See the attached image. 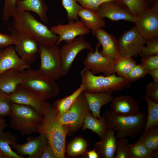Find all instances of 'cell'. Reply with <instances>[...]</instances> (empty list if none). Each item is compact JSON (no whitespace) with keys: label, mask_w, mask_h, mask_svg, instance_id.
Returning <instances> with one entry per match:
<instances>
[{"label":"cell","mask_w":158,"mask_h":158,"mask_svg":"<svg viewBox=\"0 0 158 158\" xmlns=\"http://www.w3.org/2000/svg\"><path fill=\"white\" fill-rule=\"evenodd\" d=\"M107 128L116 132L117 139L123 137L134 138L142 133L145 125L147 114L144 111L133 116H122L114 113L111 109L103 113Z\"/></svg>","instance_id":"3957f363"},{"label":"cell","mask_w":158,"mask_h":158,"mask_svg":"<svg viewBox=\"0 0 158 158\" xmlns=\"http://www.w3.org/2000/svg\"><path fill=\"white\" fill-rule=\"evenodd\" d=\"M50 30L52 33L59 36L55 43L58 46L62 41H65L66 43L70 42L78 36L85 35L90 32L80 20L69 21L68 24L66 25L59 23L56 25H52Z\"/></svg>","instance_id":"5bb4252c"},{"label":"cell","mask_w":158,"mask_h":158,"mask_svg":"<svg viewBox=\"0 0 158 158\" xmlns=\"http://www.w3.org/2000/svg\"><path fill=\"white\" fill-rule=\"evenodd\" d=\"M100 46L97 43L95 51H90L87 53L83 61L85 67L94 75L102 73L103 76H107L115 74L116 60L102 56L99 51Z\"/></svg>","instance_id":"8fae6325"},{"label":"cell","mask_w":158,"mask_h":158,"mask_svg":"<svg viewBox=\"0 0 158 158\" xmlns=\"http://www.w3.org/2000/svg\"><path fill=\"white\" fill-rule=\"evenodd\" d=\"M17 142L16 135L10 131H0V152L7 158H24L12 149L11 145Z\"/></svg>","instance_id":"4316f807"},{"label":"cell","mask_w":158,"mask_h":158,"mask_svg":"<svg viewBox=\"0 0 158 158\" xmlns=\"http://www.w3.org/2000/svg\"><path fill=\"white\" fill-rule=\"evenodd\" d=\"M23 87L35 93L44 100L56 97L60 89L53 79L42 74L38 70L29 68L21 72Z\"/></svg>","instance_id":"8992f818"},{"label":"cell","mask_w":158,"mask_h":158,"mask_svg":"<svg viewBox=\"0 0 158 158\" xmlns=\"http://www.w3.org/2000/svg\"><path fill=\"white\" fill-rule=\"evenodd\" d=\"M145 90L146 96L158 103V83L153 81L149 83L146 86Z\"/></svg>","instance_id":"b9f144b4"},{"label":"cell","mask_w":158,"mask_h":158,"mask_svg":"<svg viewBox=\"0 0 158 158\" xmlns=\"http://www.w3.org/2000/svg\"><path fill=\"white\" fill-rule=\"evenodd\" d=\"M41 158H55L54 152L49 142L44 146Z\"/></svg>","instance_id":"f6af8a7d"},{"label":"cell","mask_w":158,"mask_h":158,"mask_svg":"<svg viewBox=\"0 0 158 158\" xmlns=\"http://www.w3.org/2000/svg\"><path fill=\"white\" fill-rule=\"evenodd\" d=\"M17 0H4L2 11V18L4 20L8 21L16 12Z\"/></svg>","instance_id":"ab89813d"},{"label":"cell","mask_w":158,"mask_h":158,"mask_svg":"<svg viewBox=\"0 0 158 158\" xmlns=\"http://www.w3.org/2000/svg\"><path fill=\"white\" fill-rule=\"evenodd\" d=\"M116 141V152L115 158H129V143L126 138L121 137Z\"/></svg>","instance_id":"74e56055"},{"label":"cell","mask_w":158,"mask_h":158,"mask_svg":"<svg viewBox=\"0 0 158 158\" xmlns=\"http://www.w3.org/2000/svg\"><path fill=\"white\" fill-rule=\"evenodd\" d=\"M30 66L18 55L14 47L8 46L0 53V73L10 69H15L22 72L29 68Z\"/></svg>","instance_id":"ac0fdd59"},{"label":"cell","mask_w":158,"mask_h":158,"mask_svg":"<svg viewBox=\"0 0 158 158\" xmlns=\"http://www.w3.org/2000/svg\"><path fill=\"white\" fill-rule=\"evenodd\" d=\"M83 94L93 116L97 118L101 117V108L111 102L114 98L112 94L106 92L92 93L83 91Z\"/></svg>","instance_id":"7402d4cb"},{"label":"cell","mask_w":158,"mask_h":158,"mask_svg":"<svg viewBox=\"0 0 158 158\" xmlns=\"http://www.w3.org/2000/svg\"><path fill=\"white\" fill-rule=\"evenodd\" d=\"M96 13L102 19L106 18L112 21L124 20L134 23L135 20V16L119 2L115 1L102 4Z\"/></svg>","instance_id":"9a60e30c"},{"label":"cell","mask_w":158,"mask_h":158,"mask_svg":"<svg viewBox=\"0 0 158 158\" xmlns=\"http://www.w3.org/2000/svg\"><path fill=\"white\" fill-rule=\"evenodd\" d=\"M48 141L46 136L40 134L36 137H30L26 142L20 144L17 142L11 145L17 154L24 158L27 155L28 158H41L43 148Z\"/></svg>","instance_id":"2e32d148"},{"label":"cell","mask_w":158,"mask_h":158,"mask_svg":"<svg viewBox=\"0 0 158 158\" xmlns=\"http://www.w3.org/2000/svg\"><path fill=\"white\" fill-rule=\"evenodd\" d=\"M139 140L150 150L158 151V126L142 132Z\"/></svg>","instance_id":"4dcf8cb0"},{"label":"cell","mask_w":158,"mask_h":158,"mask_svg":"<svg viewBox=\"0 0 158 158\" xmlns=\"http://www.w3.org/2000/svg\"><path fill=\"white\" fill-rule=\"evenodd\" d=\"M21 72L10 69L0 73V91L7 95L13 93L22 83Z\"/></svg>","instance_id":"603a6c76"},{"label":"cell","mask_w":158,"mask_h":158,"mask_svg":"<svg viewBox=\"0 0 158 158\" xmlns=\"http://www.w3.org/2000/svg\"><path fill=\"white\" fill-rule=\"evenodd\" d=\"M82 130H92L102 139L104 136L107 129L105 119L103 116L99 118L94 117L91 111L86 115L82 127Z\"/></svg>","instance_id":"484cf974"},{"label":"cell","mask_w":158,"mask_h":158,"mask_svg":"<svg viewBox=\"0 0 158 158\" xmlns=\"http://www.w3.org/2000/svg\"><path fill=\"white\" fill-rule=\"evenodd\" d=\"M85 86L81 83L79 87L72 94L66 97L60 99L54 103L59 116L65 112L80 94L85 90Z\"/></svg>","instance_id":"f1b7e54d"},{"label":"cell","mask_w":158,"mask_h":158,"mask_svg":"<svg viewBox=\"0 0 158 158\" xmlns=\"http://www.w3.org/2000/svg\"><path fill=\"white\" fill-rule=\"evenodd\" d=\"M10 126L25 135L37 132L43 121V115L31 107L12 103Z\"/></svg>","instance_id":"277c9868"},{"label":"cell","mask_w":158,"mask_h":158,"mask_svg":"<svg viewBox=\"0 0 158 158\" xmlns=\"http://www.w3.org/2000/svg\"><path fill=\"white\" fill-rule=\"evenodd\" d=\"M7 126L6 120L3 118H0V131H3Z\"/></svg>","instance_id":"681fc988"},{"label":"cell","mask_w":158,"mask_h":158,"mask_svg":"<svg viewBox=\"0 0 158 158\" xmlns=\"http://www.w3.org/2000/svg\"><path fill=\"white\" fill-rule=\"evenodd\" d=\"M114 130L107 128L104 137L95 143L94 149L102 158H114L116 152L117 138Z\"/></svg>","instance_id":"44dd1931"},{"label":"cell","mask_w":158,"mask_h":158,"mask_svg":"<svg viewBox=\"0 0 158 158\" xmlns=\"http://www.w3.org/2000/svg\"><path fill=\"white\" fill-rule=\"evenodd\" d=\"M90 111L83 92L68 109L59 116V121L61 124L69 127V133H73L82 128L86 115Z\"/></svg>","instance_id":"ba28073f"},{"label":"cell","mask_w":158,"mask_h":158,"mask_svg":"<svg viewBox=\"0 0 158 158\" xmlns=\"http://www.w3.org/2000/svg\"><path fill=\"white\" fill-rule=\"evenodd\" d=\"M136 65V62L132 57H120L116 60L114 66L118 76L125 78Z\"/></svg>","instance_id":"1f68e13d"},{"label":"cell","mask_w":158,"mask_h":158,"mask_svg":"<svg viewBox=\"0 0 158 158\" xmlns=\"http://www.w3.org/2000/svg\"><path fill=\"white\" fill-rule=\"evenodd\" d=\"M62 4L67 12L68 21L78 20V13L81 6L77 4L76 0H62Z\"/></svg>","instance_id":"e575fe53"},{"label":"cell","mask_w":158,"mask_h":158,"mask_svg":"<svg viewBox=\"0 0 158 158\" xmlns=\"http://www.w3.org/2000/svg\"><path fill=\"white\" fill-rule=\"evenodd\" d=\"M16 8L19 11L34 12L43 23H48L47 14L48 8L43 0H17Z\"/></svg>","instance_id":"cb8c5ba5"},{"label":"cell","mask_w":158,"mask_h":158,"mask_svg":"<svg viewBox=\"0 0 158 158\" xmlns=\"http://www.w3.org/2000/svg\"><path fill=\"white\" fill-rule=\"evenodd\" d=\"M146 41L135 26L126 31L117 40L121 56L132 57L139 55Z\"/></svg>","instance_id":"9c48e42d"},{"label":"cell","mask_w":158,"mask_h":158,"mask_svg":"<svg viewBox=\"0 0 158 158\" xmlns=\"http://www.w3.org/2000/svg\"><path fill=\"white\" fill-rule=\"evenodd\" d=\"M147 74L151 75L154 82L158 83V69L148 71Z\"/></svg>","instance_id":"7dc6e473"},{"label":"cell","mask_w":158,"mask_h":158,"mask_svg":"<svg viewBox=\"0 0 158 158\" xmlns=\"http://www.w3.org/2000/svg\"><path fill=\"white\" fill-rule=\"evenodd\" d=\"M0 158H7L0 152Z\"/></svg>","instance_id":"816d5d0a"},{"label":"cell","mask_w":158,"mask_h":158,"mask_svg":"<svg viewBox=\"0 0 158 158\" xmlns=\"http://www.w3.org/2000/svg\"><path fill=\"white\" fill-rule=\"evenodd\" d=\"M8 30L17 40L14 48L18 55L28 64L33 63L38 53V43L13 26L8 27Z\"/></svg>","instance_id":"30bf717a"},{"label":"cell","mask_w":158,"mask_h":158,"mask_svg":"<svg viewBox=\"0 0 158 158\" xmlns=\"http://www.w3.org/2000/svg\"><path fill=\"white\" fill-rule=\"evenodd\" d=\"M78 17L84 25L92 31L93 36L95 35L97 30L100 28L106 27V22L100 18L93 11L81 6L78 13Z\"/></svg>","instance_id":"d4e9b609"},{"label":"cell","mask_w":158,"mask_h":158,"mask_svg":"<svg viewBox=\"0 0 158 158\" xmlns=\"http://www.w3.org/2000/svg\"><path fill=\"white\" fill-rule=\"evenodd\" d=\"M129 158H157L158 151L150 150L141 142L138 140L134 144L129 143Z\"/></svg>","instance_id":"83f0119b"},{"label":"cell","mask_w":158,"mask_h":158,"mask_svg":"<svg viewBox=\"0 0 158 158\" xmlns=\"http://www.w3.org/2000/svg\"><path fill=\"white\" fill-rule=\"evenodd\" d=\"M147 4L151 5L153 4L157 0H142Z\"/></svg>","instance_id":"f907efd6"},{"label":"cell","mask_w":158,"mask_h":158,"mask_svg":"<svg viewBox=\"0 0 158 158\" xmlns=\"http://www.w3.org/2000/svg\"><path fill=\"white\" fill-rule=\"evenodd\" d=\"M135 26L146 40L158 37V13L150 8L135 16Z\"/></svg>","instance_id":"4fadbf2b"},{"label":"cell","mask_w":158,"mask_h":158,"mask_svg":"<svg viewBox=\"0 0 158 158\" xmlns=\"http://www.w3.org/2000/svg\"><path fill=\"white\" fill-rule=\"evenodd\" d=\"M81 83L85 86L84 91L92 93L112 92L129 88L131 83L125 78L116 76L115 74L105 76L93 74L84 67L80 72Z\"/></svg>","instance_id":"5b68a950"},{"label":"cell","mask_w":158,"mask_h":158,"mask_svg":"<svg viewBox=\"0 0 158 158\" xmlns=\"http://www.w3.org/2000/svg\"><path fill=\"white\" fill-rule=\"evenodd\" d=\"M87 146V142L84 138L77 137L68 143L65 152L69 156H77L84 154Z\"/></svg>","instance_id":"d6a6232c"},{"label":"cell","mask_w":158,"mask_h":158,"mask_svg":"<svg viewBox=\"0 0 158 158\" xmlns=\"http://www.w3.org/2000/svg\"><path fill=\"white\" fill-rule=\"evenodd\" d=\"M7 95L12 103L30 106L43 115V104L45 100L20 85L13 93Z\"/></svg>","instance_id":"e0dca14e"},{"label":"cell","mask_w":158,"mask_h":158,"mask_svg":"<svg viewBox=\"0 0 158 158\" xmlns=\"http://www.w3.org/2000/svg\"><path fill=\"white\" fill-rule=\"evenodd\" d=\"M13 17L12 26L31 37L39 44L45 45L55 44L59 38L58 35L52 33L47 26L38 21L27 11L17 10Z\"/></svg>","instance_id":"7a4b0ae2"},{"label":"cell","mask_w":158,"mask_h":158,"mask_svg":"<svg viewBox=\"0 0 158 158\" xmlns=\"http://www.w3.org/2000/svg\"><path fill=\"white\" fill-rule=\"evenodd\" d=\"M148 71L141 64L136 65L125 78L131 83L144 78Z\"/></svg>","instance_id":"8d00e7d4"},{"label":"cell","mask_w":158,"mask_h":158,"mask_svg":"<svg viewBox=\"0 0 158 158\" xmlns=\"http://www.w3.org/2000/svg\"><path fill=\"white\" fill-rule=\"evenodd\" d=\"M119 3L135 16L150 6L142 0H120Z\"/></svg>","instance_id":"836d02e7"},{"label":"cell","mask_w":158,"mask_h":158,"mask_svg":"<svg viewBox=\"0 0 158 158\" xmlns=\"http://www.w3.org/2000/svg\"><path fill=\"white\" fill-rule=\"evenodd\" d=\"M144 98L147 103L148 112L145 125L142 132L158 126V103L146 95Z\"/></svg>","instance_id":"f546056e"},{"label":"cell","mask_w":158,"mask_h":158,"mask_svg":"<svg viewBox=\"0 0 158 158\" xmlns=\"http://www.w3.org/2000/svg\"><path fill=\"white\" fill-rule=\"evenodd\" d=\"M94 36L102 47V49L99 52L102 56L115 60L121 57L117 40L113 35L100 28L97 30Z\"/></svg>","instance_id":"ffe728a7"},{"label":"cell","mask_w":158,"mask_h":158,"mask_svg":"<svg viewBox=\"0 0 158 158\" xmlns=\"http://www.w3.org/2000/svg\"><path fill=\"white\" fill-rule=\"evenodd\" d=\"M1 50H0V52H1Z\"/></svg>","instance_id":"f5cc1de1"},{"label":"cell","mask_w":158,"mask_h":158,"mask_svg":"<svg viewBox=\"0 0 158 158\" xmlns=\"http://www.w3.org/2000/svg\"><path fill=\"white\" fill-rule=\"evenodd\" d=\"M86 49L92 51H94L90 43L85 39L84 35L78 36L73 41L62 46L60 50L63 62V76L69 71L77 55Z\"/></svg>","instance_id":"7c38bea8"},{"label":"cell","mask_w":158,"mask_h":158,"mask_svg":"<svg viewBox=\"0 0 158 158\" xmlns=\"http://www.w3.org/2000/svg\"><path fill=\"white\" fill-rule=\"evenodd\" d=\"M111 103V109L114 113L118 116H133L140 112L138 102L130 95L113 98Z\"/></svg>","instance_id":"d6986e66"},{"label":"cell","mask_w":158,"mask_h":158,"mask_svg":"<svg viewBox=\"0 0 158 158\" xmlns=\"http://www.w3.org/2000/svg\"><path fill=\"white\" fill-rule=\"evenodd\" d=\"M141 64L148 71L158 69V55L142 57Z\"/></svg>","instance_id":"7bdbcfd3"},{"label":"cell","mask_w":158,"mask_h":158,"mask_svg":"<svg viewBox=\"0 0 158 158\" xmlns=\"http://www.w3.org/2000/svg\"><path fill=\"white\" fill-rule=\"evenodd\" d=\"M43 121L38 133L45 135L54 153L55 158H64L66 137L69 127L61 124L54 104L46 100L43 107Z\"/></svg>","instance_id":"6da1fadb"},{"label":"cell","mask_w":158,"mask_h":158,"mask_svg":"<svg viewBox=\"0 0 158 158\" xmlns=\"http://www.w3.org/2000/svg\"><path fill=\"white\" fill-rule=\"evenodd\" d=\"M17 42L16 40L11 34H5L0 32V49L14 45Z\"/></svg>","instance_id":"ee69618b"},{"label":"cell","mask_w":158,"mask_h":158,"mask_svg":"<svg viewBox=\"0 0 158 158\" xmlns=\"http://www.w3.org/2000/svg\"><path fill=\"white\" fill-rule=\"evenodd\" d=\"M140 56L142 57L158 55V37L146 40Z\"/></svg>","instance_id":"d590c367"},{"label":"cell","mask_w":158,"mask_h":158,"mask_svg":"<svg viewBox=\"0 0 158 158\" xmlns=\"http://www.w3.org/2000/svg\"><path fill=\"white\" fill-rule=\"evenodd\" d=\"M150 9L154 12L158 13V0H157L150 5Z\"/></svg>","instance_id":"c3c4849f"},{"label":"cell","mask_w":158,"mask_h":158,"mask_svg":"<svg viewBox=\"0 0 158 158\" xmlns=\"http://www.w3.org/2000/svg\"><path fill=\"white\" fill-rule=\"evenodd\" d=\"M84 8L90 9L96 12L100 6L107 2L115 1L120 2V0H76Z\"/></svg>","instance_id":"60d3db41"},{"label":"cell","mask_w":158,"mask_h":158,"mask_svg":"<svg viewBox=\"0 0 158 158\" xmlns=\"http://www.w3.org/2000/svg\"><path fill=\"white\" fill-rule=\"evenodd\" d=\"M12 111V103L6 94L0 91V118L10 116Z\"/></svg>","instance_id":"f35d334b"},{"label":"cell","mask_w":158,"mask_h":158,"mask_svg":"<svg viewBox=\"0 0 158 158\" xmlns=\"http://www.w3.org/2000/svg\"><path fill=\"white\" fill-rule=\"evenodd\" d=\"M84 154H85L87 158H98L99 156L96 150L94 149L93 150L88 151H86Z\"/></svg>","instance_id":"bcb514c9"},{"label":"cell","mask_w":158,"mask_h":158,"mask_svg":"<svg viewBox=\"0 0 158 158\" xmlns=\"http://www.w3.org/2000/svg\"><path fill=\"white\" fill-rule=\"evenodd\" d=\"M55 44H38L40 65L38 70L42 74L56 80L63 76V62L60 49Z\"/></svg>","instance_id":"52a82bcc"}]
</instances>
